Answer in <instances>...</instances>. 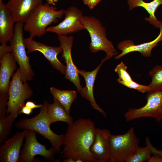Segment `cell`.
<instances>
[{
	"label": "cell",
	"mask_w": 162,
	"mask_h": 162,
	"mask_svg": "<svg viewBox=\"0 0 162 162\" xmlns=\"http://www.w3.org/2000/svg\"><path fill=\"white\" fill-rule=\"evenodd\" d=\"M159 28L160 32L159 35L155 39L150 42L135 45L133 41L127 40L119 43L117 48L122 52L115 56V58L118 60L126 54L134 52H139L144 57L151 56L152 49L158 45L159 42L162 41V21Z\"/></svg>",
	"instance_id": "16"
},
{
	"label": "cell",
	"mask_w": 162,
	"mask_h": 162,
	"mask_svg": "<svg viewBox=\"0 0 162 162\" xmlns=\"http://www.w3.org/2000/svg\"><path fill=\"white\" fill-rule=\"evenodd\" d=\"M127 67L123 62H121L116 67L114 70L118 75V78L117 81L128 82L133 80L127 71Z\"/></svg>",
	"instance_id": "26"
},
{
	"label": "cell",
	"mask_w": 162,
	"mask_h": 162,
	"mask_svg": "<svg viewBox=\"0 0 162 162\" xmlns=\"http://www.w3.org/2000/svg\"><path fill=\"white\" fill-rule=\"evenodd\" d=\"M1 0H2V1H3V0H0V1H1Z\"/></svg>",
	"instance_id": "38"
},
{
	"label": "cell",
	"mask_w": 162,
	"mask_h": 162,
	"mask_svg": "<svg viewBox=\"0 0 162 162\" xmlns=\"http://www.w3.org/2000/svg\"><path fill=\"white\" fill-rule=\"evenodd\" d=\"M111 135L107 129L96 128L94 140L90 148L94 162H109Z\"/></svg>",
	"instance_id": "14"
},
{
	"label": "cell",
	"mask_w": 162,
	"mask_h": 162,
	"mask_svg": "<svg viewBox=\"0 0 162 162\" xmlns=\"http://www.w3.org/2000/svg\"><path fill=\"white\" fill-rule=\"evenodd\" d=\"M49 104L47 100H45L37 115L30 118H21L15 124V125L19 128L30 130L38 133L47 139L56 153H59L63 144L64 134H56L50 128V124L47 118Z\"/></svg>",
	"instance_id": "2"
},
{
	"label": "cell",
	"mask_w": 162,
	"mask_h": 162,
	"mask_svg": "<svg viewBox=\"0 0 162 162\" xmlns=\"http://www.w3.org/2000/svg\"><path fill=\"white\" fill-rule=\"evenodd\" d=\"M148 160V162H162V156L156 154H153Z\"/></svg>",
	"instance_id": "29"
},
{
	"label": "cell",
	"mask_w": 162,
	"mask_h": 162,
	"mask_svg": "<svg viewBox=\"0 0 162 162\" xmlns=\"http://www.w3.org/2000/svg\"><path fill=\"white\" fill-rule=\"evenodd\" d=\"M146 145L143 147L140 146L125 160V162H143L148 161L152 154L151 143L148 138H146Z\"/></svg>",
	"instance_id": "23"
},
{
	"label": "cell",
	"mask_w": 162,
	"mask_h": 162,
	"mask_svg": "<svg viewBox=\"0 0 162 162\" xmlns=\"http://www.w3.org/2000/svg\"><path fill=\"white\" fill-rule=\"evenodd\" d=\"M54 100L53 103L49 104L47 110V118L50 124L58 121L64 122L68 125L72 123L73 120L69 113L58 101Z\"/></svg>",
	"instance_id": "21"
},
{
	"label": "cell",
	"mask_w": 162,
	"mask_h": 162,
	"mask_svg": "<svg viewBox=\"0 0 162 162\" xmlns=\"http://www.w3.org/2000/svg\"><path fill=\"white\" fill-rule=\"evenodd\" d=\"M43 0H9L6 5L10 10L15 22L25 23L31 14Z\"/></svg>",
	"instance_id": "17"
},
{
	"label": "cell",
	"mask_w": 162,
	"mask_h": 162,
	"mask_svg": "<svg viewBox=\"0 0 162 162\" xmlns=\"http://www.w3.org/2000/svg\"><path fill=\"white\" fill-rule=\"evenodd\" d=\"M147 102L139 108H129L124 116L127 121L142 117H152L158 123L162 120V90L147 92Z\"/></svg>",
	"instance_id": "8"
},
{
	"label": "cell",
	"mask_w": 162,
	"mask_h": 162,
	"mask_svg": "<svg viewBox=\"0 0 162 162\" xmlns=\"http://www.w3.org/2000/svg\"><path fill=\"white\" fill-rule=\"evenodd\" d=\"M82 23L91 38L89 49L91 52L95 53L102 50L106 53V57L101 62L103 63L118 54L112 43L107 38L105 29L99 20L92 16H84Z\"/></svg>",
	"instance_id": "4"
},
{
	"label": "cell",
	"mask_w": 162,
	"mask_h": 162,
	"mask_svg": "<svg viewBox=\"0 0 162 162\" xmlns=\"http://www.w3.org/2000/svg\"><path fill=\"white\" fill-rule=\"evenodd\" d=\"M15 119L10 114L0 118V144L7 139Z\"/></svg>",
	"instance_id": "25"
},
{
	"label": "cell",
	"mask_w": 162,
	"mask_h": 162,
	"mask_svg": "<svg viewBox=\"0 0 162 162\" xmlns=\"http://www.w3.org/2000/svg\"><path fill=\"white\" fill-rule=\"evenodd\" d=\"M74 37L72 36L58 35V39L63 48L61 58H64L66 64L64 78L74 84L78 91L84 98L85 92L81 85L78 68L74 64L71 56V49Z\"/></svg>",
	"instance_id": "11"
},
{
	"label": "cell",
	"mask_w": 162,
	"mask_h": 162,
	"mask_svg": "<svg viewBox=\"0 0 162 162\" xmlns=\"http://www.w3.org/2000/svg\"><path fill=\"white\" fill-rule=\"evenodd\" d=\"M101 0H88L86 5L90 9H92Z\"/></svg>",
	"instance_id": "32"
},
{
	"label": "cell",
	"mask_w": 162,
	"mask_h": 162,
	"mask_svg": "<svg viewBox=\"0 0 162 162\" xmlns=\"http://www.w3.org/2000/svg\"><path fill=\"white\" fill-rule=\"evenodd\" d=\"M154 154H156L162 156V152L160 150H158L156 148L154 150Z\"/></svg>",
	"instance_id": "33"
},
{
	"label": "cell",
	"mask_w": 162,
	"mask_h": 162,
	"mask_svg": "<svg viewBox=\"0 0 162 162\" xmlns=\"http://www.w3.org/2000/svg\"><path fill=\"white\" fill-rule=\"evenodd\" d=\"M25 105L32 110L35 108H40L42 106V104H37L31 101L27 102Z\"/></svg>",
	"instance_id": "30"
},
{
	"label": "cell",
	"mask_w": 162,
	"mask_h": 162,
	"mask_svg": "<svg viewBox=\"0 0 162 162\" xmlns=\"http://www.w3.org/2000/svg\"><path fill=\"white\" fill-rule=\"evenodd\" d=\"M26 132V130L24 129L22 131L16 132L1 146L0 162H18Z\"/></svg>",
	"instance_id": "15"
},
{
	"label": "cell",
	"mask_w": 162,
	"mask_h": 162,
	"mask_svg": "<svg viewBox=\"0 0 162 162\" xmlns=\"http://www.w3.org/2000/svg\"><path fill=\"white\" fill-rule=\"evenodd\" d=\"M139 142L133 127L124 134H111L110 140L109 162H125L140 146Z\"/></svg>",
	"instance_id": "5"
},
{
	"label": "cell",
	"mask_w": 162,
	"mask_h": 162,
	"mask_svg": "<svg viewBox=\"0 0 162 162\" xmlns=\"http://www.w3.org/2000/svg\"><path fill=\"white\" fill-rule=\"evenodd\" d=\"M48 3L42 4L31 14L23 26V30L28 32L30 37H40L46 32L48 26L57 22L63 14V10H56V8Z\"/></svg>",
	"instance_id": "3"
},
{
	"label": "cell",
	"mask_w": 162,
	"mask_h": 162,
	"mask_svg": "<svg viewBox=\"0 0 162 162\" xmlns=\"http://www.w3.org/2000/svg\"><path fill=\"white\" fill-rule=\"evenodd\" d=\"M15 22L10 10L2 0L0 1V42L6 44L13 36Z\"/></svg>",
	"instance_id": "18"
},
{
	"label": "cell",
	"mask_w": 162,
	"mask_h": 162,
	"mask_svg": "<svg viewBox=\"0 0 162 162\" xmlns=\"http://www.w3.org/2000/svg\"><path fill=\"white\" fill-rule=\"evenodd\" d=\"M16 62L11 52L0 57V118L7 114L10 79L16 69Z\"/></svg>",
	"instance_id": "9"
},
{
	"label": "cell",
	"mask_w": 162,
	"mask_h": 162,
	"mask_svg": "<svg viewBox=\"0 0 162 162\" xmlns=\"http://www.w3.org/2000/svg\"><path fill=\"white\" fill-rule=\"evenodd\" d=\"M12 49L10 46L7 44L1 45L0 46V57L7 52H11Z\"/></svg>",
	"instance_id": "28"
},
{
	"label": "cell",
	"mask_w": 162,
	"mask_h": 162,
	"mask_svg": "<svg viewBox=\"0 0 162 162\" xmlns=\"http://www.w3.org/2000/svg\"><path fill=\"white\" fill-rule=\"evenodd\" d=\"M103 63L101 62L99 65L92 71H86L84 70L78 69V72L79 74L83 77L85 81L86 86L83 88L86 93L85 98L90 102L94 109L98 111L104 117H106V112L97 104L93 94V88L96 76Z\"/></svg>",
	"instance_id": "19"
},
{
	"label": "cell",
	"mask_w": 162,
	"mask_h": 162,
	"mask_svg": "<svg viewBox=\"0 0 162 162\" xmlns=\"http://www.w3.org/2000/svg\"><path fill=\"white\" fill-rule=\"evenodd\" d=\"M161 152H162V150H160Z\"/></svg>",
	"instance_id": "37"
},
{
	"label": "cell",
	"mask_w": 162,
	"mask_h": 162,
	"mask_svg": "<svg viewBox=\"0 0 162 162\" xmlns=\"http://www.w3.org/2000/svg\"><path fill=\"white\" fill-rule=\"evenodd\" d=\"M24 42L27 50V53H30L34 51L41 52L50 62L52 67L62 74L65 75L66 67L57 58L58 55L63 52L62 46H53L46 45L36 41L29 37L24 39Z\"/></svg>",
	"instance_id": "13"
},
{
	"label": "cell",
	"mask_w": 162,
	"mask_h": 162,
	"mask_svg": "<svg viewBox=\"0 0 162 162\" xmlns=\"http://www.w3.org/2000/svg\"><path fill=\"white\" fill-rule=\"evenodd\" d=\"M87 0H82L84 3L86 5L87 2Z\"/></svg>",
	"instance_id": "35"
},
{
	"label": "cell",
	"mask_w": 162,
	"mask_h": 162,
	"mask_svg": "<svg viewBox=\"0 0 162 162\" xmlns=\"http://www.w3.org/2000/svg\"><path fill=\"white\" fill-rule=\"evenodd\" d=\"M33 94L27 81L22 79L19 68L14 73L10 81L8 92L7 115H11L14 119L18 116L21 108L25 105V101Z\"/></svg>",
	"instance_id": "6"
},
{
	"label": "cell",
	"mask_w": 162,
	"mask_h": 162,
	"mask_svg": "<svg viewBox=\"0 0 162 162\" xmlns=\"http://www.w3.org/2000/svg\"><path fill=\"white\" fill-rule=\"evenodd\" d=\"M58 0H55V2L56 3V2H57L58 1Z\"/></svg>",
	"instance_id": "36"
},
{
	"label": "cell",
	"mask_w": 162,
	"mask_h": 162,
	"mask_svg": "<svg viewBox=\"0 0 162 162\" xmlns=\"http://www.w3.org/2000/svg\"><path fill=\"white\" fill-rule=\"evenodd\" d=\"M47 3L49 4L53 5H55V0H46Z\"/></svg>",
	"instance_id": "34"
},
{
	"label": "cell",
	"mask_w": 162,
	"mask_h": 162,
	"mask_svg": "<svg viewBox=\"0 0 162 162\" xmlns=\"http://www.w3.org/2000/svg\"><path fill=\"white\" fill-rule=\"evenodd\" d=\"M63 14L65 16L64 20L56 26L48 27L46 32L55 33L58 35H67L85 29L82 23L84 16L79 9L70 7L63 10Z\"/></svg>",
	"instance_id": "12"
},
{
	"label": "cell",
	"mask_w": 162,
	"mask_h": 162,
	"mask_svg": "<svg viewBox=\"0 0 162 162\" xmlns=\"http://www.w3.org/2000/svg\"><path fill=\"white\" fill-rule=\"evenodd\" d=\"M50 91L53 99L58 101L70 113L71 105L77 96L76 92L74 90H62L53 87L50 88Z\"/></svg>",
	"instance_id": "22"
},
{
	"label": "cell",
	"mask_w": 162,
	"mask_h": 162,
	"mask_svg": "<svg viewBox=\"0 0 162 162\" xmlns=\"http://www.w3.org/2000/svg\"><path fill=\"white\" fill-rule=\"evenodd\" d=\"M26 130L25 142L21 151L18 162H33L36 155L43 156L47 161H58L54 158L56 153L54 149L52 147L49 149H47L45 146L38 141L35 132L30 130Z\"/></svg>",
	"instance_id": "10"
},
{
	"label": "cell",
	"mask_w": 162,
	"mask_h": 162,
	"mask_svg": "<svg viewBox=\"0 0 162 162\" xmlns=\"http://www.w3.org/2000/svg\"><path fill=\"white\" fill-rule=\"evenodd\" d=\"M118 82L127 88L136 90L138 92L142 93L147 92L149 91V87L148 86L138 84L133 80L128 82L119 81Z\"/></svg>",
	"instance_id": "27"
},
{
	"label": "cell",
	"mask_w": 162,
	"mask_h": 162,
	"mask_svg": "<svg viewBox=\"0 0 162 162\" xmlns=\"http://www.w3.org/2000/svg\"><path fill=\"white\" fill-rule=\"evenodd\" d=\"M64 134L61 152L64 162H94L90 148L96 128L89 118H80L69 125Z\"/></svg>",
	"instance_id": "1"
},
{
	"label": "cell",
	"mask_w": 162,
	"mask_h": 162,
	"mask_svg": "<svg viewBox=\"0 0 162 162\" xmlns=\"http://www.w3.org/2000/svg\"><path fill=\"white\" fill-rule=\"evenodd\" d=\"M24 23L16 22L14 35L9 41L11 53L19 66L22 79L23 81L32 80L34 75L29 62L30 58L27 55L23 35Z\"/></svg>",
	"instance_id": "7"
},
{
	"label": "cell",
	"mask_w": 162,
	"mask_h": 162,
	"mask_svg": "<svg viewBox=\"0 0 162 162\" xmlns=\"http://www.w3.org/2000/svg\"><path fill=\"white\" fill-rule=\"evenodd\" d=\"M128 3L130 10L136 7L144 8L149 14L148 17H145V19L156 28H159L162 21L158 20L155 13L158 7L162 4V0H153L149 2H146L143 0H128Z\"/></svg>",
	"instance_id": "20"
},
{
	"label": "cell",
	"mask_w": 162,
	"mask_h": 162,
	"mask_svg": "<svg viewBox=\"0 0 162 162\" xmlns=\"http://www.w3.org/2000/svg\"><path fill=\"white\" fill-rule=\"evenodd\" d=\"M33 110L26 106H23L19 112V114L23 113L27 115H30L32 112Z\"/></svg>",
	"instance_id": "31"
},
{
	"label": "cell",
	"mask_w": 162,
	"mask_h": 162,
	"mask_svg": "<svg viewBox=\"0 0 162 162\" xmlns=\"http://www.w3.org/2000/svg\"><path fill=\"white\" fill-rule=\"evenodd\" d=\"M149 74L152 81L148 86V92L162 90V65H156L151 70Z\"/></svg>",
	"instance_id": "24"
}]
</instances>
